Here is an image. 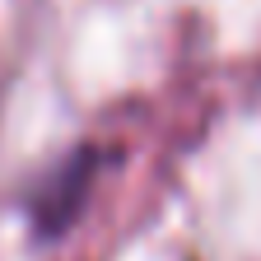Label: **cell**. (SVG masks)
<instances>
[{
    "mask_svg": "<svg viewBox=\"0 0 261 261\" xmlns=\"http://www.w3.org/2000/svg\"><path fill=\"white\" fill-rule=\"evenodd\" d=\"M103 168H108V149L93 145V140H80L65 154H56L51 163H42V168L19 187V215H23L28 238L38 247L61 243L84 219Z\"/></svg>",
    "mask_w": 261,
    "mask_h": 261,
    "instance_id": "obj_1",
    "label": "cell"
}]
</instances>
